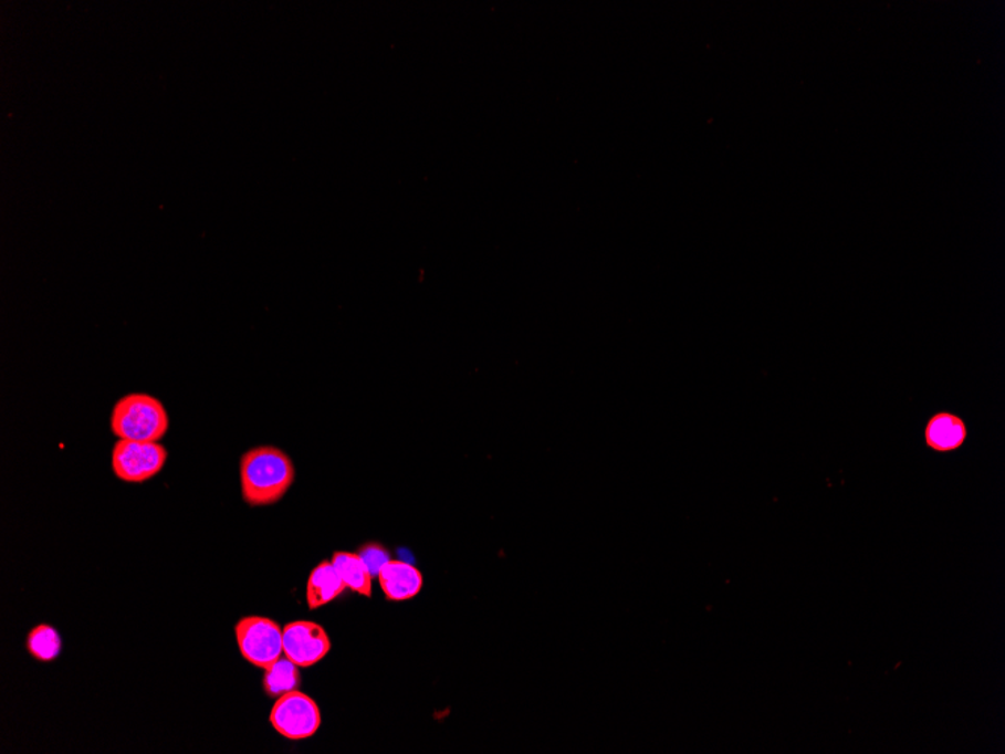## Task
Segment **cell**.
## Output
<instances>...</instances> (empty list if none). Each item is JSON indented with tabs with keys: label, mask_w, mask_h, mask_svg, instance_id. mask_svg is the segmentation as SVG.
I'll return each mask as SVG.
<instances>
[{
	"label": "cell",
	"mask_w": 1005,
	"mask_h": 754,
	"mask_svg": "<svg viewBox=\"0 0 1005 754\" xmlns=\"http://www.w3.org/2000/svg\"><path fill=\"white\" fill-rule=\"evenodd\" d=\"M345 589V582L342 580L341 574L337 573L333 562H323L308 576L306 586L307 607L311 610H316V608L327 606V604L339 598Z\"/></svg>",
	"instance_id": "9c48e42d"
},
{
	"label": "cell",
	"mask_w": 1005,
	"mask_h": 754,
	"mask_svg": "<svg viewBox=\"0 0 1005 754\" xmlns=\"http://www.w3.org/2000/svg\"><path fill=\"white\" fill-rule=\"evenodd\" d=\"M358 554H360L362 559L365 561V564L368 565V568L373 576H378L379 569H381L383 566L390 561L389 552H387L383 545L378 544L365 545V547H362Z\"/></svg>",
	"instance_id": "4fadbf2b"
},
{
	"label": "cell",
	"mask_w": 1005,
	"mask_h": 754,
	"mask_svg": "<svg viewBox=\"0 0 1005 754\" xmlns=\"http://www.w3.org/2000/svg\"><path fill=\"white\" fill-rule=\"evenodd\" d=\"M294 481V462L282 449L261 446L241 457V494L250 506H270L281 502Z\"/></svg>",
	"instance_id": "6da1fadb"
},
{
	"label": "cell",
	"mask_w": 1005,
	"mask_h": 754,
	"mask_svg": "<svg viewBox=\"0 0 1005 754\" xmlns=\"http://www.w3.org/2000/svg\"><path fill=\"white\" fill-rule=\"evenodd\" d=\"M323 722L314 699L295 690L283 694L270 712V723L283 739L302 741L314 736Z\"/></svg>",
	"instance_id": "5b68a950"
},
{
	"label": "cell",
	"mask_w": 1005,
	"mask_h": 754,
	"mask_svg": "<svg viewBox=\"0 0 1005 754\" xmlns=\"http://www.w3.org/2000/svg\"><path fill=\"white\" fill-rule=\"evenodd\" d=\"M241 656L258 669H269L283 656V630L273 619L248 616L235 625Z\"/></svg>",
	"instance_id": "3957f363"
},
{
	"label": "cell",
	"mask_w": 1005,
	"mask_h": 754,
	"mask_svg": "<svg viewBox=\"0 0 1005 754\" xmlns=\"http://www.w3.org/2000/svg\"><path fill=\"white\" fill-rule=\"evenodd\" d=\"M331 649V637L318 624L297 620L283 628V656L299 668L318 664Z\"/></svg>",
	"instance_id": "8992f818"
},
{
	"label": "cell",
	"mask_w": 1005,
	"mask_h": 754,
	"mask_svg": "<svg viewBox=\"0 0 1005 754\" xmlns=\"http://www.w3.org/2000/svg\"><path fill=\"white\" fill-rule=\"evenodd\" d=\"M379 586L390 601H406L420 594L423 576L416 566L407 562L390 559L379 569Z\"/></svg>",
	"instance_id": "ba28073f"
},
{
	"label": "cell",
	"mask_w": 1005,
	"mask_h": 754,
	"mask_svg": "<svg viewBox=\"0 0 1005 754\" xmlns=\"http://www.w3.org/2000/svg\"><path fill=\"white\" fill-rule=\"evenodd\" d=\"M111 428L119 440L160 441L169 431V415L160 399L130 394L115 404Z\"/></svg>",
	"instance_id": "7a4b0ae2"
},
{
	"label": "cell",
	"mask_w": 1005,
	"mask_h": 754,
	"mask_svg": "<svg viewBox=\"0 0 1005 754\" xmlns=\"http://www.w3.org/2000/svg\"><path fill=\"white\" fill-rule=\"evenodd\" d=\"M967 440L965 419L949 410L930 416L924 427V443L930 451L952 453L963 448Z\"/></svg>",
	"instance_id": "52a82bcc"
},
{
	"label": "cell",
	"mask_w": 1005,
	"mask_h": 754,
	"mask_svg": "<svg viewBox=\"0 0 1005 754\" xmlns=\"http://www.w3.org/2000/svg\"><path fill=\"white\" fill-rule=\"evenodd\" d=\"M27 648L35 660L44 662L56 660L62 649L60 632L50 625H39L29 632Z\"/></svg>",
	"instance_id": "7c38bea8"
},
{
	"label": "cell",
	"mask_w": 1005,
	"mask_h": 754,
	"mask_svg": "<svg viewBox=\"0 0 1005 754\" xmlns=\"http://www.w3.org/2000/svg\"><path fill=\"white\" fill-rule=\"evenodd\" d=\"M332 562L348 589L366 598L373 597L374 576L360 554L337 552L333 554Z\"/></svg>",
	"instance_id": "30bf717a"
},
{
	"label": "cell",
	"mask_w": 1005,
	"mask_h": 754,
	"mask_svg": "<svg viewBox=\"0 0 1005 754\" xmlns=\"http://www.w3.org/2000/svg\"><path fill=\"white\" fill-rule=\"evenodd\" d=\"M168 461L165 446L156 441L118 440L112 451L115 477L128 483L149 481Z\"/></svg>",
	"instance_id": "277c9868"
},
{
	"label": "cell",
	"mask_w": 1005,
	"mask_h": 754,
	"mask_svg": "<svg viewBox=\"0 0 1005 754\" xmlns=\"http://www.w3.org/2000/svg\"><path fill=\"white\" fill-rule=\"evenodd\" d=\"M299 666L287 658H281L271 664L269 669H265L264 685L265 693L270 698H281L283 694L291 693L300 689L302 684V674H300Z\"/></svg>",
	"instance_id": "8fae6325"
}]
</instances>
